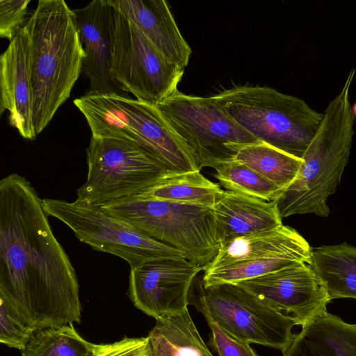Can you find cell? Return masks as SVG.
I'll list each match as a JSON object with an SVG mask.
<instances>
[{
  "label": "cell",
  "instance_id": "obj_20",
  "mask_svg": "<svg viewBox=\"0 0 356 356\" xmlns=\"http://www.w3.org/2000/svg\"><path fill=\"white\" fill-rule=\"evenodd\" d=\"M309 265L330 300L356 299V247L346 243L312 248Z\"/></svg>",
  "mask_w": 356,
  "mask_h": 356
},
{
  "label": "cell",
  "instance_id": "obj_13",
  "mask_svg": "<svg viewBox=\"0 0 356 356\" xmlns=\"http://www.w3.org/2000/svg\"><path fill=\"white\" fill-rule=\"evenodd\" d=\"M186 259L149 261L131 268L129 297L134 305L156 320L188 309L194 279L202 270Z\"/></svg>",
  "mask_w": 356,
  "mask_h": 356
},
{
  "label": "cell",
  "instance_id": "obj_4",
  "mask_svg": "<svg viewBox=\"0 0 356 356\" xmlns=\"http://www.w3.org/2000/svg\"><path fill=\"white\" fill-rule=\"evenodd\" d=\"M212 97L258 140L302 159L324 113L298 97L268 86H234Z\"/></svg>",
  "mask_w": 356,
  "mask_h": 356
},
{
  "label": "cell",
  "instance_id": "obj_16",
  "mask_svg": "<svg viewBox=\"0 0 356 356\" xmlns=\"http://www.w3.org/2000/svg\"><path fill=\"white\" fill-rule=\"evenodd\" d=\"M312 249L296 229L282 225L272 229L235 238L220 245L216 256L205 270L280 257H293L309 264Z\"/></svg>",
  "mask_w": 356,
  "mask_h": 356
},
{
  "label": "cell",
  "instance_id": "obj_25",
  "mask_svg": "<svg viewBox=\"0 0 356 356\" xmlns=\"http://www.w3.org/2000/svg\"><path fill=\"white\" fill-rule=\"evenodd\" d=\"M214 169L216 171L215 177L228 191L267 202L276 201L283 193L275 183L235 161L222 163Z\"/></svg>",
  "mask_w": 356,
  "mask_h": 356
},
{
  "label": "cell",
  "instance_id": "obj_7",
  "mask_svg": "<svg viewBox=\"0 0 356 356\" xmlns=\"http://www.w3.org/2000/svg\"><path fill=\"white\" fill-rule=\"evenodd\" d=\"M88 174L76 201L103 207L135 196L170 175L137 145L91 136L86 149Z\"/></svg>",
  "mask_w": 356,
  "mask_h": 356
},
{
  "label": "cell",
  "instance_id": "obj_23",
  "mask_svg": "<svg viewBox=\"0 0 356 356\" xmlns=\"http://www.w3.org/2000/svg\"><path fill=\"white\" fill-rule=\"evenodd\" d=\"M234 153L233 161L252 169L283 191L294 181L303 161L261 141L236 145Z\"/></svg>",
  "mask_w": 356,
  "mask_h": 356
},
{
  "label": "cell",
  "instance_id": "obj_9",
  "mask_svg": "<svg viewBox=\"0 0 356 356\" xmlns=\"http://www.w3.org/2000/svg\"><path fill=\"white\" fill-rule=\"evenodd\" d=\"M48 216L63 222L81 242L93 250L114 254L126 261L131 269L161 259H186L180 250L156 241L101 207L76 200L44 198Z\"/></svg>",
  "mask_w": 356,
  "mask_h": 356
},
{
  "label": "cell",
  "instance_id": "obj_8",
  "mask_svg": "<svg viewBox=\"0 0 356 356\" xmlns=\"http://www.w3.org/2000/svg\"><path fill=\"white\" fill-rule=\"evenodd\" d=\"M156 106L193 153L199 170L232 161L234 147L259 142L225 112L214 99L177 90Z\"/></svg>",
  "mask_w": 356,
  "mask_h": 356
},
{
  "label": "cell",
  "instance_id": "obj_1",
  "mask_svg": "<svg viewBox=\"0 0 356 356\" xmlns=\"http://www.w3.org/2000/svg\"><path fill=\"white\" fill-rule=\"evenodd\" d=\"M0 291L36 330L81 322L74 268L42 199L16 173L0 181Z\"/></svg>",
  "mask_w": 356,
  "mask_h": 356
},
{
  "label": "cell",
  "instance_id": "obj_11",
  "mask_svg": "<svg viewBox=\"0 0 356 356\" xmlns=\"http://www.w3.org/2000/svg\"><path fill=\"white\" fill-rule=\"evenodd\" d=\"M195 302L204 305L212 319L232 337L284 351L296 334L292 318L258 299L236 284L204 287L199 283Z\"/></svg>",
  "mask_w": 356,
  "mask_h": 356
},
{
  "label": "cell",
  "instance_id": "obj_24",
  "mask_svg": "<svg viewBox=\"0 0 356 356\" xmlns=\"http://www.w3.org/2000/svg\"><path fill=\"white\" fill-rule=\"evenodd\" d=\"M105 344L82 338L73 324L36 330L22 356H98Z\"/></svg>",
  "mask_w": 356,
  "mask_h": 356
},
{
  "label": "cell",
  "instance_id": "obj_29",
  "mask_svg": "<svg viewBox=\"0 0 356 356\" xmlns=\"http://www.w3.org/2000/svg\"><path fill=\"white\" fill-rule=\"evenodd\" d=\"M98 356H151L148 337L129 338L104 345Z\"/></svg>",
  "mask_w": 356,
  "mask_h": 356
},
{
  "label": "cell",
  "instance_id": "obj_6",
  "mask_svg": "<svg viewBox=\"0 0 356 356\" xmlns=\"http://www.w3.org/2000/svg\"><path fill=\"white\" fill-rule=\"evenodd\" d=\"M101 207L151 238L180 250L204 270L220 248L212 207L131 197Z\"/></svg>",
  "mask_w": 356,
  "mask_h": 356
},
{
  "label": "cell",
  "instance_id": "obj_10",
  "mask_svg": "<svg viewBox=\"0 0 356 356\" xmlns=\"http://www.w3.org/2000/svg\"><path fill=\"white\" fill-rule=\"evenodd\" d=\"M113 8V82L136 99L156 105L178 90L184 70L170 63L134 24Z\"/></svg>",
  "mask_w": 356,
  "mask_h": 356
},
{
  "label": "cell",
  "instance_id": "obj_15",
  "mask_svg": "<svg viewBox=\"0 0 356 356\" xmlns=\"http://www.w3.org/2000/svg\"><path fill=\"white\" fill-rule=\"evenodd\" d=\"M86 56L82 72L90 80V92H115L111 76L114 8L111 0H94L74 10Z\"/></svg>",
  "mask_w": 356,
  "mask_h": 356
},
{
  "label": "cell",
  "instance_id": "obj_14",
  "mask_svg": "<svg viewBox=\"0 0 356 356\" xmlns=\"http://www.w3.org/2000/svg\"><path fill=\"white\" fill-rule=\"evenodd\" d=\"M6 110L10 124L22 138H35L29 18L0 56V114Z\"/></svg>",
  "mask_w": 356,
  "mask_h": 356
},
{
  "label": "cell",
  "instance_id": "obj_17",
  "mask_svg": "<svg viewBox=\"0 0 356 356\" xmlns=\"http://www.w3.org/2000/svg\"><path fill=\"white\" fill-rule=\"evenodd\" d=\"M172 63L184 70L192 53L164 0H111Z\"/></svg>",
  "mask_w": 356,
  "mask_h": 356
},
{
  "label": "cell",
  "instance_id": "obj_12",
  "mask_svg": "<svg viewBox=\"0 0 356 356\" xmlns=\"http://www.w3.org/2000/svg\"><path fill=\"white\" fill-rule=\"evenodd\" d=\"M236 284L302 327L326 314L331 301L324 284L306 263L294 264Z\"/></svg>",
  "mask_w": 356,
  "mask_h": 356
},
{
  "label": "cell",
  "instance_id": "obj_18",
  "mask_svg": "<svg viewBox=\"0 0 356 356\" xmlns=\"http://www.w3.org/2000/svg\"><path fill=\"white\" fill-rule=\"evenodd\" d=\"M212 209L220 245L283 225L276 201L267 202L228 190L223 191Z\"/></svg>",
  "mask_w": 356,
  "mask_h": 356
},
{
  "label": "cell",
  "instance_id": "obj_22",
  "mask_svg": "<svg viewBox=\"0 0 356 356\" xmlns=\"http://www.w3.org/2000/svg\"><path fill=\"white\" fill-rule=\"evenodd\" d=\"M223 191L218 184L211 181L200 171H193L168 175L131 197L213 207Z\"/></svg>",
  "mask_w": 356,
  "mask_h": 356
},
{
  "label": "cell",
  "instance_id": "obj_3",
  "mask_svg": "<svg viewBox=\"0 0 356 356\" xmlns=\"http://www.w3.org/2000/svg\"><path fill=\"white\" fill-rule=\"evenodd\" d=\"M353 68L307 149L298 174L276 200L282 218L296 214H330L327 201L336 192L350 153L354 115L350 104Z\"/></svg>",
  "mask_w": 356,
  "mask_h": 356
},
{
  "label": "cell",
  "instance_id": "obj_2",
  "mask_svg": "<svg viewBox=\"0 0 356 356\" xmlns=\"http://www.w3.org/2000/svg\"><path fill=\"white\" fill-rule=\"evenodd\" d=\"M31 23V76L36 135L68 99L86 56L74 10L64 0H40Z\"/></svg>",
  "mask_w": 356,
  "mask_h": 356
},
{
  "label": "cell",
  "instance_id": "obj_28",
  "mask_svg": "<svg viewBox=\"0 0 356 356\" xmlns=\"http://www.w3.org/2000/svg\"><path fill=\"white\" fill-rule=\"evenodd\" d=\"M31 0L0 1V36L11 41L26 25Z\"/></svg>",
  "mask_w": 356,
  "mask_h": 356
},
{
  "label": "cell",
  "instance_id": "obj_19",
  "mask_svg": "<svg viewBox=\"0 0 356 356\" xmlns=\"http://www.w3.org/2000/svg\"><path fill=\"white\" fill-rule=\"evenodd\" d=\"M283 356H356V323L328 312L296 334Z\"/></svg>",
  "mask_w": 356,
  "mask_h": 356
},
{
  "label": "cell",
  "instance_id": "obj_30",
  "mask_svg": "<svg viewBox=\"0 0 356 356\" xmlns=\"http://www.w3.org/2000/svg\"><path fill=\"white\" fill-rule=\"evenodd\" d=\"M351 108L354 118H356V102L351 106Z\"/></svg>",
  "mask_w": 356,
  "mask_h": 356
},
{
  "label": "cell",
  "instance_id": "obj_27",
  "mask_svg": "<svg viewBox=\"0 0 356 356\" xmlns=\"http://www.w3.org/2000/svg\"><path fill=\"white\" fill-rule=\"evenodd\" d=\"M193 304L204 315L211 328V334L209 344L217 353L218 356H258L249 343L232 337L223 330L212 319L204 305L197 302Z\"/></svg>",
  "mask_w": 356,
  "mask_h": 356
},
{
  "label": "cell",
  "instance_id": "obj_21",
  "mask_svg": "<svg viewBox=\"0 0 356 356\" xmlns=\"http://www.w3.org/2000/svg\"><path fill=\"white\" fill-rule=\"evenodd\" d=\"M149 332L151 356H213L185 312L156 319Z\"/></svg>",
  "mask_w": 356,
  "mask_h": 356
},
{
  "label": "cell",
  "instance_id": "obj_5",
  "mask_svg": "<svg viewBox=\"0 0 356 356\" xmlns=\"http://www.w3.org/2000/svg\"><path fill=\"white\" fill-rule=\"evenodd\" d=\"M73 102L93 136L133 143L168 170L178 168L187 158L186 145L155 104L117 92L90 91Z\"/></svg>",
  "mask_w": 356,
  "mask_h": 356
},
{
  "label": "cell",
  "instance_id": "obj_26",
  "mask_svg": "<svg viewBox=\"0 0 356 356\" xmlns=\"http://www.w3.org/2000/svg\"><path fill=\"white\" fill-rule=\"evenodd\" d=\"M36 330L0 291V341L10 348L24 350Z\"/></svg>",
  "mask_w": 356,
  "mask_h": 356
}]
</instances>
